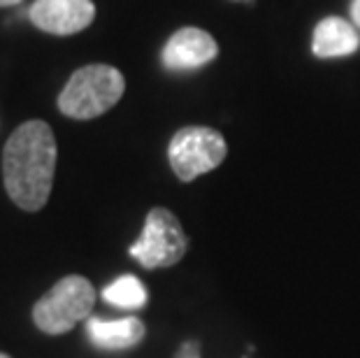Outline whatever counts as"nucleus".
<instances>
[{
    "label": "nucleus",
    "mask_w": 360,
    "mask_h": 358,
    "mask_svg": "<svg viewBox=\"0 0 360 358\" xmlns=\"http://www.w3.org/2000/svg\"><path fill=\"white\" fill-rule=\"evenodd\" d=\"M126 91V79L117 68L94 63L84 65L68 79L58 96V110L70 119H96L112 110Z\"/></svg>",
    "instance_id": "nucleus-2"
},
{
    "label": "nucleus",
    "mask_w": 360,
    "mask_h": 358,
    "mask_svg": "<svg viewBox=\"0 0 360 358\" xmlns=\"http://www.w3.org/2000/svg\"><path fill=\"white\" fill-rule=\"evenodd\" d=\"M21 0H0V7H12V5H19Z\"/></svg>",
    "instance_id": "nucleus-13"
},
{
    "label": "nucleus",
    "mask_w": 360,
    "mask_h": 358,
    "mask_svg": "<svg viewBox=\"0 0 360 358\" xmlns=\"http://www.w3.org/2000/svg\"><path fill=\"white\" fill-rule=\"evenodd\" d=\"M96 288L86 277L70 275L56 281L33 307L35 326L47 335L68 333L91 314Z\"/></svg>",
    "instance_id": "nucleus-3"
},
{
    "label": "nucleus",
    "mask_w": 360,
    "mask_h": 358,
    "mask_svg": "<svg viewBox=\"0 0 360 358\" xmlns=\"http://www.w3.org/2000/svg\"><path fill=\"white\" fill-rule=\"evenodd\" d=\"M56 156V140L44 121H26L10 135L3 151V179L7 193L21 210L37 212L47 205Z\"/></svg>",
    "instance_id": "nucleus-1"
},
{
    "label": "nucleus",
    "mask_w": 360,
    "mask_h": 358,
    "mask_svg": "<svg viewBox=\"0 0 360 358\" xmlns=\"http://www.w3.org/2000/svg\"><path fill=\"white\" fill-rule=\"evenodd\" d=\"M351 19H354L356 26H360V0H354V3H351Z\"/></svg>",
    "instance_id": "nucleus-11"
},
{
    "label": "nucleus",
    "mask_w": 360,
    "mask_h": 358,
    "mask_svg": "<svg viewBox=\"0 0 360 358\" xmlns=\"http://www.w3.org/2000/svg\"><path fill=\"white\" fill-rule=\"evenodd\" d=\"M198 347L195 345H186V347H184L181 349V352H179V358H198Z\"/></svg>",
    "instance_id": "nucleus-12"
},
{
    "label": "nucleus",
    "mask_w": 360,
    "mask_h": 358,
    "mask_svg": "<svg viewBox=\"0 0 360 358\" xmlns=\"http://www.w3.org/2000/svg\"><path fill=\"white\" fill-rule=\"evenodd\" d=\"M89 338L96 347L110 349H130L140 345L144 338V326L140 319L126 317V319H114V321H105V319H89L86 324Z\"/></svg>",
    "instance_id": "nucleus-9"
},
{
    "label": "nucleus",
    "mask_w": 360,
    "mask_h": 358,
    "mask_svg": "<svg viewBox=\"0 0 360 358\" xmlns=\"http://www.w3.org/2000/svg\"><path fill=\"white\" fill-rule=\"evenodd\" d=\"M30 21L51 35H75L96 19L94 0H35L28 12Z\"/></svg>",
    "instance_id": "nucleus-6"
},
{
    "label": "nucleus",
    "mask_w": 360,
    "mask_h": 358,
    "mask_svg": "<svg viewBox=\"0 0 360 358\" xmlns=\"http://www.w3.org/2000/svg\"><path fill=\"white\" fill-rule=\"evenodd\" d=\"M219 54L217 40L202 28H181L170 35V40L163 47V65L172 72L198 70L207 63H212Z\"/></svg>",
    "instance_id": "nucleus-7"
},
{
    "label": "nucleus",
    "mask_w": 360,
    "mask_h": 358,
    "mask_svg": "<svg viewBox=\"0 0 360 358\" xmlns=\"http://www.w3.org/2000/svg\"><path fill=\"white\" fill-rule=\"evenodd\" d=\"M0 358H10V356H7V354H0Z\"/></svg>",
    "instance_id": "nucleus-14"
},
{
    "label": "nucleus",
    "mask_w": 360,
    "mask_h": 358,
    "mask_svg": "<svg viewBox=\"0 0 360 358\" xmlns=\"http://www.w3.org/2000/svg\"><path fill=\"white\" fill-rule=\"evenodd\" d=\"M188 249V238L181 231L179 219L165 207H154L144 221V231L130 247V256L142 268H170L179 263Z\"/></svg>",
    "instance_id": "nucleus-4"
},
{
    "label": "nucleus",
    "mask_w": 360,
    "mask_h": 358,
    "mask_svg": "<svg viewBox=\"0 0 360 358\" xmlns=\"http://www.w3.org/2000/svg\"><path fill=\"white\" fill-rule=\"evenodd\" d=\"M360 49V35L356 26L347 19L328 17L314 28L311 51L319 58H342Z\"/></svg>",
    "instance_id": "nucleus-8"
},
{
    "label": "nucleus",
    "mask_w": 360,
    "mask_h": 358,
    "mask_svg": "<svg viewBox=\"0 0 360 358\" xmlns=\"http://www.w3.org/2000/svg\"><path fill=\"white\" fill-rule=\"evenodd\" d=\"M228 144L214 128L186 126L170 140V165L181 181H193L205 172H212L226 158Z\"/></svg>",
    "instance_id": "nucleus-5"
},
{
    "label": "nucleus",
    "mask_w": 360,
    "mask_h": 358,
    "mask_svg": "<svg viewBox=\"0 0 360 358\" xmlns=\"http://www.w3.org/2000/svg\"><path fill=\"white\" fill-rule=\"evenodd\" d=\"M103 298L110 305L124 309H140L147 302V291H144L142 281L133 275H124L119 279H114L110 286L103 291Z\"/></svg>",
    "instance_id": "nucleus-10"
}]
</instances>
